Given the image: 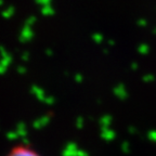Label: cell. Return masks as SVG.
Wrapping results in <instances>:
<instances>
[{
    "label": "cell",
    "instance_id": "cell-1",
    "mask_svg": "<svg viewBox=\"0 0 156 156\" xmlns=\"http://www.w3.org/2000/svg\"><path fill=\"white\" fill-rule=\"evenodd\" d=\"M5 156H42L36 149L29 144L20 143L12 146Z\"/></svg>",
    "mask_w": 156,
    "mask_h": 156
}]
</instances>
